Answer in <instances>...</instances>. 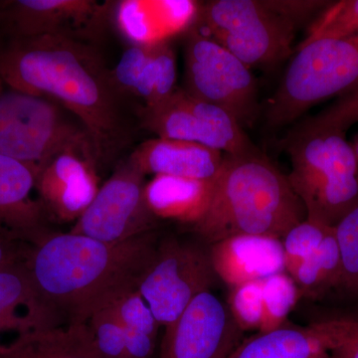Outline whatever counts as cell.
Returning <instances> with one entry per match:
<instances>
[{
    "instance_id": "10",
    "label": "cell",
    "mask_w": 358,
    "mask_h": 358,
    "mask_svg": "<svg viewBox=\"0 0 358 358\" xmlns=\"http://www.w3.org/2000/svg\"><path fill=\"white\" fill-rule=\"evenodd\" d=\"M141 127L157 136L196 143L224 155H242L260 152L239 122L227 112L176 88L164 102L138 113Z\"/></svg>"
},
{
    "instance_id": "4",
    "label": "cell",
    "mask_w": 358,
    "mask_h": 358,
    "mask_svg": "<svg viewBox=\"0 0 358 358\" xmlns=\"http://www.w3.org/2000/svg\"><path fill=\"white\" fill-rule=\"evenodd\" d=\"M288 180L308 220L334 228L358 202V157L345 131L305 122L289 134Z\"/></svg>"
},
{
    "instance_id": "22",
    "label": "cell",
    "mask_w": 358,
    "mask_h": 358,
    "mask_svg": "<svg viewBox=\"0 0 358 358\" xmlns=\"http://www.w3.org/2000/svg\"><path fill=\"white\" fill-rule=\"evenodd\" d=\"M0 358H100L88 324L22 334L0 346Z\"/></svg>"
},
{
    "instance_id": "16",
    "label": "cell",
    "mask_w": 358,
    "mask_h": 358,
    "mask_svg": "<svg viewBox=\"0 0 358 358\" xmlns=\"http://www.w3.org/2000/svg\"><path fill=\"white\" fill-rule=\"evenodd\" d=\"M40 169L0 155V233L30 244L47 228L36 190Z\"/></svg>"
},
{
    "instance_id": "30",
    "label": "cell",
    "mask_w": 358,
    "mask_h": 358,
    "mask_svg": "<svg viewBox=\"0 0 358 358\" xmlns=\"http://www.w3.org/2000/svg\"><path fill=\"white\" fill-rule=\"evenodd\" d=\"M100 358H129L124 327L112 308H101L87 322Z\"/></svg>"
},
{
    "instance_id": "15",
    "label": "cell",
    "mask_w": 358,
    "mask_h": 358,
    "mask_svg": "<svg viewBox=\"0 0 358 358\" xmlns=\"http://www.w3.org/2000/svg\"><path fill=\"white\" fill-rule=\"evenodd\" d=\"M358 333V317H339L307 327L284 326L243 339L228 358H315Z\"/></svg>"
},
{
    "instance_id": "12",
    "label": "cell",
    "mask_w": 358,
    "mask_h": 358,
    "mask_svg": "<svg viewBox=\"0 0 358 358\" xmlns=\"http://www.w3.org/2000/svg\"><path fill=\"white\" fill-rule=\"evenodd\" d=\"M243 336L225 301L204 292L164 327L160 358H228Z\"/></svg>"
},
{
    "instance_id": "35",
    "label": "cell",
    "mask_w": 358,
    "mask_h": 358,
    "mask_svg": "<svg viewBox=\"0 0 358 358\" xmlns=\"http://www.w3.org/2000/svg\"><path fill=\"white\" fill-rule=\"evenodd\" d=\"M353 148H355V152H357V155L358 157V140L357 141V143L353 145Z\"/></svg>"
},
{
    "instance_id": "7",
    "label": "cell",
    "mask_w": 358,
    "mask_h": 358,
    "mask_svg": "<svg viewBox=\"0 0 358 358\" xmlns=\"http://www.w3.org/2000/svg\"><path fill=\"white\" fill-rule=\"evenodd\" d=\"M197 20L207 36L249 68L274 65L288 57L298 24L262 0L207 2L199 6Z\"/></svg>"
},
{
    "instance_id": "9",
    "label": "cell",
    "mask_w": 358,
    "mask_h": 358,
    "mask_svg": "<svg viewBox=\"0 0 358 358\" xmlns=\"http://www.w3.org/2000/svg\"><path fill=\"white\" fill-rule=\"evenodd\" d=\"M216 279L209 249L166 236L160 238L154 261L138 291L160 327H166L182 315L197 296L210 291Z\"/></svg>"
},
{
    "instance_id": "25",
    "label": "cell",
    "mask_w": 358,
    "mask_h": 358,
    "mask_svg": "<svg viewBox=\"0 0 358 358\" xmlns=\"http://www.w3.org/2000/svg\"><path fill=\"white\" fill-rule=\"evenodd\" d=\"M264 320L259 331H270L284 326L301 296L293 278L287 272L263 280Z\"/></svg>"
},
{
    "instance_id": "2",
    "label": "cell",
    "mask_w": 358,
    "mask_h": 358,
    "mask_svg": "<svg viewBox=\"0 0 358 358\" xmlns=\"http://www.w3.org/2000/svg\"><path fill=\"white\" fill-rule=\"evenodd\" d=\"M157 231L119 243L47 230L25 257L37 291L67 324H86L101 308L138 289L152 265Z\"/></svg>"
},
{
    "instance_id": "19",
    "label": "cell",
    "mask_w": 358,
    "mask_h": 358,
    "mask_svg": "<svg viewBox=\"0 0 358 358\" xmlns=\"http://www.w3.org/2000/svg\"><path fill=\"white\" fill-rule=\"evenodd\" d=\"M223 152L190 141L155 138L134 148L129 162L143 176L213 180L223 162Z\"/></svg>"
},
{
    "instance_id": "36",
    "label": "cell",
    "mask_w": 358,
    "mask_h": 358,
    "mask_svg": "<svg viewBox=\"0 0 358 358\" xmlns=\"http://www.w3.org/2000/svg\"><path fill=\"white\" fill-rule=\"evenodd\" d=\"M1 8H2V2H0V20H1Z\"/></svg>"
},
{
    "instance_id": "29",
    "label": "cell",
    "mask_w": 358,
    "mask_h": 358,
    "mask_svg": "<svg viewBox=\"0 0 358 358\" xmlns=\"http://www.w3.org/2000/svg\"><path fill=\"white\" fill-rule=\"evenodd\" d=\"M225 303L244 333L254 329L260 331L264 320L262 281L231 287Z\"/></svg>"
},
{
    "instance_id": "20",
    "label": "cell",
    "mask_w": 358,
    "mask_h": 358,
    "mask_svg": "<svg viewBox=\"0 0 358 358\" xmlns=\"http://www.w3.org/2000/svg\"><path fill=\"white\" fill-rule=\"evenodd\" d=\"M115 23L131 45H152L189 27L199 6L192 1L127 0L113 6Z\"/></svg>"
},
{
    "instance_id": "8",
    "label": "cell",
    "mask_w": 358,
    "mask_h": 358,
    "mask_svg": "<svg viewBox=\"0 0 358 358\" xmlns=\"http://www.w3.org/2000/svg\"><path fill=\"white\" fill-rule=\"evenodd\" d=\"M185 90L225 110L243 129L259 114L258 86L248 66L197 29L186 41Z\"/></svg>"
},
{
    "instance_id": "24",
    "label": "cell",
    "mask_w": 358,
    "mask_h": 358,
    "mask_svg": "<svg viewBox=\"0 0 358 358\" xmlns=\"http://www.w3.org/2000/svg\"><path fill=\"white\" fill-rule=\"evenodd\" d=\"M109 307L124 327L129 350L145 352L157 346L160 324L138 289L122 294Z\"/></svg>"
},
{
    "instance_id": "13",
    "label": "cell",
    "mask_w": 358,
    "mask_h": 358,
    "mask_svg": "<svg viewBox=\"0 0 358 358\" xmlns=\"http://www.w3.org/2000/svg\"><path fill=\"white\" fill-rule=\"evenodd\" d=\"M94 0H16L2 2L0 28L10 39L65 35L88 41L109 14Z\"/></svg>"
},
{
    "instance_id": "28",
    "label": "cell",
    "mask_w": 358,
    "mask_h": 358,
    "mask_svg": "<svg viewBox=\"0 0 358 358\" xmlns=\"http://www.w3.org/2000/svg\"><path fill=\"white\" fill-rule=\"evenodd\" d=\"M333 229L307 218L291 228L281 239L286 272L289 274L312 255Z\"/></svg>"
},
{
    "instance_id": "23",
    "label": "cell",
    "mask_w": 358,
    "mask_h": 358,
    "mask_svg": "<svg viewBox=\"0 0 358 358\" xmlns=\"http://www.w3.org/2000/svg\"><path fill=\"white\" fill-rule=\"evenodd\" d=\"M289 275L300 289L301 296L312 300L322 298L331 289L339 288L341 262L334 230L312 255L301 261Z\"/></svg>"
},
{
    "instance_id": "21",
    "label": "cell",
    "mask_w": 358,
    "mask_h": 358,
    "mask_svg": "<svg viewBox=\"0 0 358 358\" xmlns=\"http://www.w3.org/2000/svg\"><path fill=\"white\" fill-rule=\"evenodd\" d=\"M213 180L155 176L145 183L148 209L159 220H173L194 225L208 208Z\"/></svg>"
},
{
    "instance_id": "18",
    "label": "cell",
    "mask_w": 358,
    "mask_h": 358,
    "mask_svg": "<svg viewBox=\"0 0 358 358\" xmlns=\"http://www.w3.org/2000/svg\"><path fill=\"white\" fill-rule=\"evenodd\" d=\"M24 260L0 270V334L15 331L18 338L66 324L37 291Z\"/></svg>"
},
{
    "instance_id": "1",
    "label": "cell",
    "mask_w": 358,
    "mask_h": 358,
    "mask_svg": "<svg viewBox=\"0 0 358 358\" xmlns=\"http://www.w3.org/2000/svg\"><path fill=\"white\" fill-rule=\"evenodd\" d=\"M0 79L72 113L88 134L98 169L133 140L126 96L87 40L65 35L10 39L0 48Z\"/></svg>"
},
{
    "instance_id": "31",
    "label": "cell",
    "mask_w": 358,
    "mask_h": 358,
    "mask_svg": "<svg viewBox=\"0 0 358 358\" xmlns=\"http://www.w3.org/2000/svg\"><path fill=\"white\" fill-rule=\"evenodd\" d=\"M305 122L310 126L336 129L345 133L358 122V87L339 96L336 102Z\"/></svg>"
},
{
    "instance_id": "3",
    "label": "cell",
    "mask_w": 358,
    "mask_h": 358,
    "mask_svg": "<svg viewBox=\"0 0 358 358\" xmlns=\"http://www.w3.org/2000/svg\"><path fill=\"white\" fill-rule=\"evenodd\" d=\"M306 218L288 176L262 152L224 155L210 203L192 229L209 246L239 236L281 240Z\"/></svg>"
},
{
    "instance_id": "33",
    "label": "cell",
    "mask_w": 358,
    "mask_h": 358,
    "mask_svg": "<svg viewBox=\"0 0 358 358\" xmlns=\"http://www.w3.org/2000/svg\"><path fill=\"white\" fill-rule=\"evenodd\" d=\"M331 353L334 358H358V333Z\"/></svg>"
},
{
    "instance_id": "6",
    "label": "cell",
    "mask_w": 358,
    "mask_h": 358,
    "mask_svg": "<svg viewBox=\"0 0 358 358\" xmlns=\"http://www.w3.org/2000/svg\"><path fill=\"white\" fill-rule=\"evenodd\" d=\"M69 150L95 155L88 134L71 121L62 106L0 79V155L41 171L56 155Z\"/></svg>"
},
{
    "instance_id": "27",
    "label": "cell",
    "mask_w": 358,
    "mask_h": 358,
    "mask_svg": "<svg viewBox=\"0 0 358 358\" xmlns=\"http://www.w3.org/2000/svg\"><path fill=\"white\" fill-rule=\"evenodd\" d=\"M358 33V0H341L329 4L313 23L301 43L320 38H336Z\"/></svg>"
},
{
    "instance_id": "11",
    "label": "cell",
    "mask_w": 358,
    "mask_h": 358,
    "mask_svg": "<svg viewBox=\"0 0 358 358\" xmlns=\"http://www.w3.org/2000/svg\"><path fill=\"white\" fill-rule=\"evenodd\" d=\"M145 176L122 160L70 232L119 243L157 231L159 220L145 202Z\"/></svg>"
},
{
    "instance_id": "17",
    "label": "cell",
    "mask_w": 358,
    "mask_h": 358,
    "mask_svg": "<svg viewBox=\"0 0 358 358\" xmlns=\"http://www.w3.org/2000/svg\"><path fill=\"white\" fill-rule=\"evenodd\" d=\"M212 267L228 288L286 272L281 240L239 236L209 246Z\"/></svg>"
},
{
    "instance_id": "34",
    "label": "cell",
    "mask_w": 358,
    "mask_h": 358,
    "mask_svg": "<svg viewBox=\"0 0 358 358\" xmlns=\"http://www.w3.org/2000/svg\"><path fill=\"white\" fill-rule=\"evenodd\" d=\"M315 358H334L333 355H331V352H324L322 353V355H317Z\"/></svg>"
},
{
    "instance_id": "32",
    "label": "cell",
    "mask_w": 358,
    "mask_h": 358,
    "mask_svg": "<svg viewBox=\"0 0 358 358\" xmlns=\"http://www.w3.org/2000/svg\"><path fill=\"white\" fill-rule=\"evenodd\" d=\"M29 244L0 233V270L11 264L24 260Z\"/></svg>"
},
{
    "instance_id": "5",
    "label": "cell",
    "mask_w": 358,
    "mask_h": 358,
    "mask_svg": "<svg viewBox=\"0 0 358 358\" xmlns=\"http://www.w3.org/2000/svg\"><path fill=\"white\" fill-rule=\"evenodd\" d=\"M358 87V33L301 43L267 110L268 124L287 126L315 103Z\"/></svg>"
},
{
    "instance_id": "26",
    "label": "cell",
    "mask_w": 358,
    "mask_h": 358,
    "mask_svg": "<svg viewBox=\"0 0 358 358\" xmlns=\"http://www.w3.org/2000/svg\"><path fill=\"white\" fill-rule=\"evenodd\" d=\"M334 230L341 262L339 288L358 296V202Z\"/></svg>"
},
{
    "instance_id": "14",
    "label": "cell",
    "mask_w": 358,
    "mask_h": 358,
    "mask_svg": "<svg viewBox=\"0 0 358 358\" xmlns=\"http://www.w3.org/2000/svg\"><path fill=\"white\" fill-rule=\"evenodd\" d=\"M95 155L69 150L56 155L40 171L36 192L48 219L76 222L99 189Z\"/></svg>"
}]
</instances>
